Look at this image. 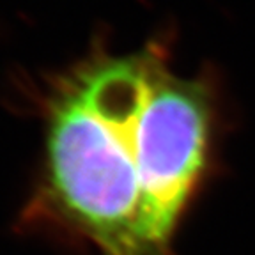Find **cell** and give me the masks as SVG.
<instances>
[{
  "label": "cell",
  "instance_id": "obj_1",
  "mask_svg": "<svg viewBox=\"0 0 255 255\" xmlns=\"http://www.w3.org/2000/svg\"><path fill=\"white\" fill-rule=\"evenodd\" d=\"M167 50L126 55L103 44L57 76L46 96L48 200L101 255H172L158 151L145 119L152 71Z\"/></svg>",
  "mask_w": 255,
  "mask_h": 255
}]
</instances>
